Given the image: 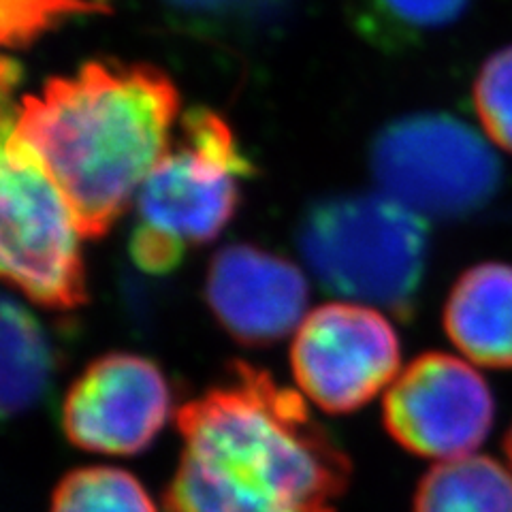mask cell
I'll use <instances>...</instances> for the list:
<instances>
[{
  "label": "cell",
  "instance_id": "cell-1",
  "mask_svg": "<svg viewBox=\"0 0 512 512\" xmlns=\"http://www.w3.org/2000/svg\"><path fill=\"white\" fill-rule=\"evenodd\" d=\"M178 429L167 512H335L350 483L346 453L303 397L242 361L178 410Z\"/></svg>",
  "mask_w": 512,
  "mask_h": 512
},
{
  "label": "cell",
  "instance_id": "cell-2",
  "mask_svg": "<svg viewBox=\"0 0 512 512\" xmlns=\"http://www.w3.org/2000/svg\"><path fill=\"white\" fill-rule=\"evenodd\" d=\"M178 109V90L160 69L96 60L26 96L11 122L69 201L82 237L99 239L167 154Z\"/></svg>",
  "mask_w": 512,
  "mask_h": 512
},
{
  "label": "cell",
  "instance_id": "cell-3",
  "mask_svg": "<svg viewBox=\"0 0 512 512\" xmlns=\"http://www.w3.org/2000/svg\"><path fill=\"white\" fill-rule=\"evenodd\" d=\"M297 248L329 293L410 318L425 276L427 220L384 192H346L312 203Z\"/></svg>",
  "mask_w": 512,
  "mask_h": 512
},
{
  "label": "cell",
  "instance_id": "cell-4",
  "mask_svg": "<svg viewBox=\"0 0 512 512\" xmlns=\"http://www.w3.org/2000/svg\"><path fill=\"white\" fill-rule=\"evenodd\" d=\"M0 265L3 276L32 303L69 312L88 301L77 220L39 156L3 122L0 165Z\"/></svg>",
  "mask_w": 512,
  "mask_h": 512
},
{
  "label": "cell",
  "instance_id": "cell-5",
  "mask_svg": "<svg viewBox=\"0 0 512 512\" xmlns=\"http://www.w3.org/2000/svg\"><path fill=\"white\" fill-rule=\"evenodd\" d=\"M376 184L408 210L461 218L487 205L502 165L474 128L448 114H414L387 124L370 152Z\"/></svg>",
  "mask_w": 512,
  "mask_h": 512
},
{
  "label": "cell",
  "instance_id": "cell-6",
  "mask_svg": "<svg viewBox=\"0 0 512 512\" xmlns=\"http://www.w3.org/2000/svg\"><path fill=\"white\" fill-rule=\"evenodd\" d=\"M402 348L391 320L370 306L340 301L312 310L291 346L301 393L329 414L370 404L399 376Z\"/></svg>",
  "mask_w": 512,
  "mask_h": 512
},
{
  "label": "cell",
  "instance_id": "cell-7",
  "mask_svg": "<svg viewBox=\"0 0 512 512\" xmlns=\"http://www.w3.org/2000/svg\"><path fill=\"white\" fill-rule=\"evenodd\" d=\"M384 425L406 451L438 461L474 455L493 427L489 384L446 352L416 357L387 389Z\"/></svg>",
  "mask_w": 512,
  "mask_h": 512
},
{
  "label": "cell",
  "instance_id": "cell-8",
  "mask_svg": "<svg viewBox=\"0 0 512 512\" xmlns=\"http://www.w3.org/2000/svg\"><path fill=\"white\" fill-rule=\"evenodd\" d=\"M171 416V389L158 365L133 352L92 361L64 395L62 429L99 455L146 451Z\"/></svg>",
  "mask_w": 512,
  "mask_h": 512
},
{
  "label": "cell",
  "instance_id": "cell-9",
  "mask_svg": "<svg viewBox=\"0 0 512 512\" xmlns=\"http://www.w3.org/2000/svg\"><path fill=\"white\" fill-rule=\"evenodd\" d=\"M205 299L231 338L267 346L299 329L310 291L291 261L250 244H229L210 263Z\"/></svg>",
  "mask_w": 512,
  "mask_h": 512
},
{
  "label": "cell",
  "instance_id": "cell-10",
  "mask_svg": "<svg viewBox=\"0 0 512 512\" xmlns=\"http://www.w3.org/2000/svg\"><path fill=\"white\" fill-rule=\"evenodd\" d=\"M252 171L182 141L143 182L137 195L141 220L188 244L212 242L235 216L239 180Z\"/></svg>",
  "mask_w": 512,
  "mask_h": 512
},
{
  "label": "cell",
  "instance_id": "cell-11",
  "mask_svg": "<svg viewBox=\"0 0 512 512\" xmlns=\"http://www.w3.org/2000/svg\"><path fill=\"white\" fill-rule=\"evenodd\" d=\"M444 331L472 363L512 370V265L463 271L444 303Z\"/></svg>",
  "mask_w": 512,
  "mask_h": 512
},
{
  "label": "cell",
  "instance_id": "cell-12",
  "mask_svg": "<svg viewBox=\"0 0 512 512\" xmlns=\"http://www.w3.org/2000/svg\"><path fill=\"white\" fill-rule=\"evenodd\" d=\"M414 512H512V472L485 455L442 461L416 487Z\"/></svg>",
  "mask_w": 512,
  "mask_h": 512
},
{
  "label": "cell",
  "instance_id": "cell-13",
  "mask_svg": "<svg viewBox=\"0 0 512 512\" xmlns=\"http://www.w3.org/2000/svg\"><path fill=\"white\" fill-rule=\"evenodd\" d=\"M54 374V350L45 329L24 303L3 299V412L30 410L45 395Z\"/></svg>",
  "mask_w": 512,
  "mask_h": 512
},
{
  "label": "cell",
  "instance_id": "cell-14",
  "mask_svg": "<svg viewBox=\"0 0 512 512\" xmlns=\"http://www.w3.org/2000/svg\"><path fill=\"white\" fill-rule=\"evenodd\" d=\"M50 512H158L148 491L126 470L79 468L54 489Z\"/></svg>",
  "mask_w": 512,
  "mask_h": 512
},
{
  "label": "cell",
  "instance_id": "cell-15",
  "mask_svg": "<svg viewBox=\"0 0 512 512\" xmlns=\"http://www.w3.org/2000/svg\"><path fill=\"white\" fill-rule=\"evenodd\" d=\"M472 0H359V30L374 43H408L455 24Z\"/></svg>",
  "mask_w": 512,
  "mask_h": 512
},
{
  "label": "cell",
  "instance_id": "cell-16",
  "mask_svg": "<svg viewBox=\"0 0 512 512\" xmlns=\"http://www.w3.org/2000/svg\"><path fill=\"white\" fill-rule=\"evenodd\" d=\"M476 116L487 137L512 154V45L491 54L472 88Z\"/></svg>",
  "mask_w": 512,
  "mask_h": 512
},
{
  "label": "cell",
  "instance_id": "cell-17",
  "mask_svg": "<svg viewBox=\"0 0 512 512\" xmlns=\"http://www.w3.org/2000/svg\"><path fill=\"white\" fill-rule=\"evenodd\" d=\"M103 9L96 0H0V35L7 47H28L69 18Z\"/></svg>",
  "mask_w": 512,
  "mask_h": 512
},
{
  "label": "cell",
  "instance_id": "cell-18",
  "mask_svg": "<svg viewBox=\"0 0 512 512\" xmlns=\"http://www.w3.org/2000/svg\"><path fill=\"white\" fill-rule=\"evenodd\" d=\"M173 15L203 30L259 26L280 11L284 0H163Z\"/></svg>",
  "mask_w": 512,
  "mask_h": 512
},
{
  "label": "cell",
  "instance_id": "cell-19",
  "mask_svg": "<svg viewBox=\"0 0 512 512\" xmlns=\"http://www.w3.org/2000/svg\"><path fill=\"white\" fill-rule=\"evenodd\" d=\"M186 242L148 222H139L131 233L128 252L143 274H171L184 261Z\"/></svg>",
  "mask_w": 512,
  "mask_h": 512
},
{
  "label": "cell",
  "instance_id": "cell-20",
  "mask_svg": "<svg viewBox=\"0 0 512 512\" xmlns=\"http://www.w3.org/2000/svg\"><path fill=\"white\" fill-rule=\"evenodd\" d=\"M504 451H506V457H508V461H510V470H512V425H510L508 434H506V438H504Z\"/></svg>",
  "mask_w": 512,
  "mask_h": 512
}]
</instances>
